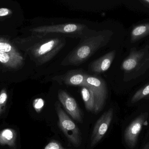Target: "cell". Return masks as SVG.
Listing matches in <instances>:
<instances>
[{"label":"cell","mask_w":149,"mask_h":149,"mask_svg":"<svg viewBox=\"0 0 149 149\" xmlns=\"http://www.w3.org/2000/svg\"><path fill=\"white\" fill-rule=\"evenodd\" d=\"M111 31H104L102 34L84 38L62 62L63 65H76L86 60L102 47L106 45L112 36Z\"/></svg>","instance_id":"cell-1"},{"label":"cell","mask_w":149,"mask_h":149,"mask_svg":"<svg viewBox=\"0 0 149 149\" xmlns=\"http://www.w3.org/2000/svg\"><path fill=\"white\" fill-rule=\"evenodd\" d=\"M62 37L45 38L41 40L34 50V54L40 64H45L52 59L65 44Z\"/></svg>","instance_id":"cell-2"},{"label":"cell","mask_w":149,"mask_h":149,"mask_svg":"<svg viewBox=\"0 0 149 149\" xmlns=\"http://www.w3.org/2000/svg\"><path fill=\"white\" fill-rule=\"evenodd\" d=\"M55 108L58 118V126L68 140L76 147L80 146L81 137L79 127L62 108L60 103L56 101Z\"/></svg>","instance_id":"cell-3"},{"label":"cell","mask_w":149,"mask_h":149,"mask_svg":"<svg viewBox=\"0 0 149 149\" xmlns=\"http://www.w3.org/2000/svg\"><path fill=\"white\" fill-rule=\"evenodd\" d=\"M86 83L93 94L95 101L94 113L100 112L104 108L108 96V91L105 81L97 76L86 74Z\"/></svg>","instance_id":"cell-4"},{"label":"cell","mask_w":149,"mask_h":149,"mask_svg":"<svg viewBox=\"0 0 149 149\" xmlns=\"http://www.w3.org/2000/svg\"><path fill=\"white\" fill-rule=\"evenodd\" d=\"M87 29L84 24L65 23L41 26L36 28V31L45 36L51 33H61L70 36L79 37L84 35Z\"/></svg>","instance_id":"cell-5"},{"label":"cell","mask_w":149,"mask_h":149,"mask_svg":"<svg viewBox=\"0 0 149 149\" xmlns=\"http://www.w3.org/2000/svg\"><path fill=\"white\" fill-rule=\"evenodd\" d=\"M149 65V52L146 47L144 49L137 50L133 48L129 55L123 62L122 68L126 73H132L143 68H147L146 65Z\"/></svg>","instance_id":"cell-6"},{"label":"cell","mask_w":149,"mask_h":149,"mask_svg":"<svg viewBox=\"0 0 149 149\" xmlns=\"http://www.w3.org/2000/svg\"><path fill=\"white\" fill-rule=\"evenodd\" d=\"M113 116V109L105 112L97 120L91 137V146L94 147L102 140L107 131Z\"/></svg>","instance_id":"cell-7"},{"label":"cell","mask_w":149,"mask_h":149,"mask_svg":"<svg viewBox=\"0 0 149 149\" xmlns=\"http://www.w3.org/2000/svg\"><path fill=\"white\" fill-rule=\"evenodd\" d=\"M58 98L64 108L72 119L79 123H82V113L74 98L69 95L67 92L63 90L58 91Z\"/></svg>","instance_id":"cell-8"},{"label":"cell","mask_w":149,"mask_h":149,"mask_svg":"<svg viewBox=\"0 0 149 149\" xmlns=\"http://www.w3.org/2000/svg\"><path fill=\"white\" fill-rule=\"evenodd\" d=\"M144 120L145 116L141 115L135 119L125 131L124 139L127 146L131 148H133L136 145Z\"/></svg>","instance_id":"cell-9"},{"label":"cell","mask_w":149,"mask_h":149,"mask_svg":"<svg viewBox=\"0 0 149 149\" xmlns=\"http://www.w3.org/2000/svg\"><path fill=\"white\" fill-rule=\"evenodd\" d=\"M115 55L116 51H112L97 60H95L90 66L91 71L97 73L106 71L110 67Z\"/></svg>","instance_id":"cell-10"},{"label":"cell","mask_w":149,"mask_h":149,"mask_svg":"<svg viewBox=\"0 0 149 149\" xmlns=\"http://www.w3.org/2000/svg\"><path fill=\"white\" fill-rule=\"evenodd\" d=\"M86 75V73L81 71H70L63 76V80L65 85L87 87L85 81Z\"/></svg>","instance_id":"cell-11"},{"label":"cell","mask_w":149,"mask_h":149,"mask_svg":"<svg viewBox=\"0 0 149 149\" xmlns=\"http://www.w3.org/2000/svg\"><path fill=\"white\" fill-rule=\"evenodd\" d=\"M17 134L14 129H5L0 131V145L8 146L13 149L16 148V139Z\"/></svg>","instance_id":"cell-12"},{"label":"cell","mask_w":149,"mask_h":149,"mask_svg":"<svg viewBox=\"0 0 149 149\" xmlns=\"http://www.w3.org/2000/svg\"><path fill=\"white\" fill-rule=\"evenodd\" d=\"M149 35V22L145 23L134 27L131 32V43H135Z\"/></svg>","instance_id":"cell-13"},{"label":"cell","mask_w":149,"mask_h":149,"mask_svg":"<svg viewBox=\"0 0 149 149\" xmlns=\"http://www.w3.org/2000/svg\"><path fill=\"white\" fill-rule=\"evenodd\" d=\"M81 87V94L86 109L88 112H94V97L93 92L89 87Z\"/></svg>","instance_id":"cell-14"},{"label":"cell","mask_w":149,"mask_h":149,"mask_svg":"<svg viewBox=\"0 0 149 149\" xmlns=\"http://www.w3.org/2000/svg\"><path fill=\"white\" fill-rule=\"evenodd\" d=\"M149 94V83L138 90L132 97V102H137Z\"/></svg>","instance_id":"cell-15"},{"label":"cell","mask_w":149,"mask_h":149,"mask_svg":"<svg viewBox=\"0 0 149 149\" xmlns=\"http://www.w3.org/2000/svg\"><path fill=\"white\" fill-rule=\"evenodd\" d=\"M44 101L41 98L36 99L33 101V106L36 112L38 113H40L43 108L44 106Z\"/></svg>","instance_id":"cell-16"},{"label":"cell","mask_w":149,"mask_h":149,"mask_svg":"<svg viewBox=\"0 0 149 149\" xmlns=\"http://www.w3.org/2000/svg\"><path fill=\"white\" fill-rule=\"evenodd\" d=\"M7 98L8 96L6 93L2 92L0 94V116L5 111Z\"/></svg>","instance_id":"cell-17"},{"label":"cell","mask_w":149,"mask_h":149,"mask_svg":"<svg viewBox=\"0 0 149 149\" xmlns=\"http://www.w3.org/2000/svg\"><path fill=\"white\" fill-rule=\"evenodd\" d=\"M44 149H67L64 148L59 142L56 141L49 143L45 148Z\"/></svg>","instance_id":"cell-18"},{"label":"cell","mask_w":149,"mask_h":149,"mask_svg":"<svg viewBox=\"0 0 149 149\" xmlns=\"http://www.w3.org/2000/svg\"><path fill=\"white\" fill-rule=\"evenodd\" d=\"M11 46L8 43L0 42V51L7 52L10 51L11 50Z\"/></svg>","instance_id":"cell-19"},{"label":"cell","mask_w":149,"mask_h":149,"mask_svg":"<svg viewBox=\"0 0 149 149\" xmlns=\"http://www.w3.org/2000/svg\"><path fill=\"white\" fill-rule=\"evenodd\" d=\"M10 59V57L6 52L0 51V62L7 63Z\"/></svg>","instance_id":"cell-20"},{"label":"cell","mask_w":149,"mask_h":149,"mask_svg":"<svg viewBox=\"0 0 149 149\" xmlns=\"http://www.w3.org/2000/svg\"><path fill=\"white\" fill-rule=\"evenodd\" d=\"M9 13V10L8 9L4 8L0 9V16L7 15H8Z\"/></svg>","instance_id":"cell-21"},{"label":"cell","mask_w":149,"mask_h":149,"mask_svg":"<svg viewBox=\"0 0 149 149\" xmlns=\"http://www.w3.org/2000/svg\"><path fill=\"white\" fill-rule=\"evenodd\" d=\"M140 1L144 6L149 7V0H140Z\"/></svg>","instance_id":"cell-22"}]
</instances>
